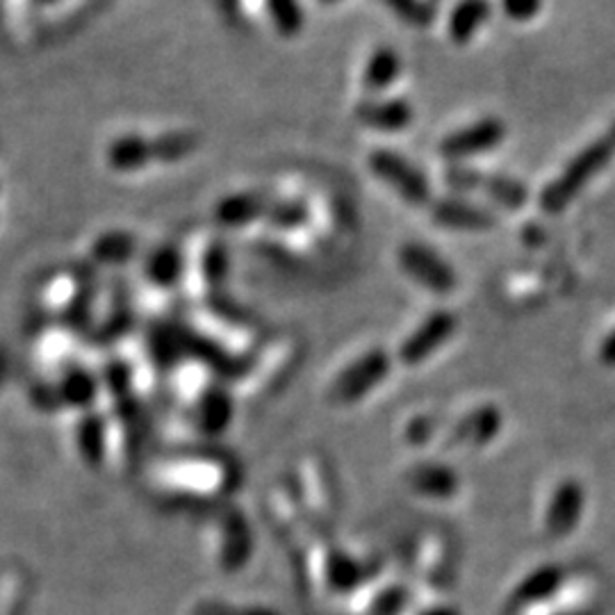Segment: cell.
I'll list each match as a JSON object with an SVG mask.
<instances>
[{
    "label": "cell",
    "instance_id": "9c48e42d",
    "mask_svg": "<svg viewBox=\"0 0 615 615\" xmlns=\"http://www.w3.org/2000/svg\"><path fill=\"white\" fill-rule=\"evenodd\" d=\"M292 360H294L292 346H281V350H276V354H272L267 360H260L256 365V369L249 371L247 377L239 381V388H237L239 397L260 399V397L272 394L287 377Z\"/></svg>",
    "mask_w": 615,
    "mask_h": 615
},
{
    "label": "cell",
    "instance_id": "d6986e66",
    "mask_svg": "<svg viewBox=\"0 0 615 615\" xmlns=\"http://www.w3.org/2000/svg\"><path fill=\"white\" fill-rule=\"evenodd\" d=\"M199 146L197 135L187 130L180 132H165L157 140L151 142L153 149V159H159V163H178V159L190 157Z\"/></svg>",
    "mask_w": 615,
    "mask_h": 615
},
{
    "label": "cell",
    "instance_id": "277c9868",
    "mask_svg": "<svg viewBox=\"0 0 615 615\" xmlns=\"http://www.w3.org/2000/svg\"><path fill=\"white\" fill-rule=\"evenodd\" d=\"M506 138V126L495 119H478L440 142V155L447 159H468L497 149Z\"/></svg>",
    "mask_w": 615,
    "mask_h": 615
},
{
    "label": "cell",
    "instance_id": "603a6c76",
    "mask_svg": "<svg viewBox=\"0 0 615 615\" xmlns=\"http://www.w3.org/2000/svg\"><path fill=\"white\" fill-rule=\"evenodd\" d=\"M306 217H308V210L301 201H272L270 210H267V215H264L267 222L281 230L301 226L306 222Z\"/></svg>",
    "mask_w": 615,
    "mask_h": 615
},
{
    "label": "cell",
    "instance_id": "3957f363",
    "mask_svg": "<svg viewBox=\"0 0 615 615\" xmlns=\"http://www.w3.org/2000/svg\"><path fill=\"white\" fill-rule=\"evenodd\" d=\"M369 169L371 174L381 178L386 185L404 199L406 203L419 208L426 205L431 199V187L426 176L411 165L404 155H399L390 149H377L369 155Z\"/></svg>",
    "mask_w": 615,
    "mask_h": 615
},
{
    "label": "cell",
    "instance_id": "7c38bea8",
    "mask_svg": "<svg viewBox=\"0 0 615 615\" xmlns=\"http://www.w3.org/2000/svg\"><path fill=\"white\" fill-rule=\"evenodd\" d=\"M272 199L264 192H237L222 199L215 208V220L226 228H243L262 220L270 210Z\"/></svg>",
    "mask_w": 615,
    "mask_h": 615
},
{
    "label": "cell",
    "instance_id": "30bf717a",
    "mask_svg": "<svg viewBox=\"0 0 615 615\" xmlns=\"http://www.w3.org/2000/svg\"><path fill=\"white\" fill-rule=\"evenodd\" d=\"M457 329V317L451 312L438 310L404 342L401 346V358L406 363H419L426 356H431L438 346Z\"/></svg>",
    "mask_w": 615,
    "mask_h": 615
},
{
    "label": "cell",
    "instance_id": "e0dca14e",
    "mask_svg": "<svg viewBox=\"0 0 615 615\" xmlns=\"http://www.w3.org/2000/svg\"><path fill=\"white\" fill-rule=\"evenodd\" d=\"M146 274L149 281L157 287H172L174 283H178L182 274L180 251L172 245L155 249L146 262Z\"/></svg>",
    "mask_w": 615,
    "mask_h": 615
},
{
    "label": "cell",
    "instance_id": "44dd1931",
    "mask_svg": "<svg viewBox=\"0 0 615 615\" xmlns=\"http://www.w3.org/2000/svg\"><path fill=\"white\" fill-rule=\"evenodd\" d=\"M132 251H135V237L121 230L100 235L92 249L98 262H126L132 256Z\"/></svg>",
    "mask_w": 615,
    "mask_h": 615
},
{
    "label": "cell",
    "instance_id": "8fae6325",
    "mask_svg": "<svg viewBox=\"0 0 615 615\" xmlns=\"http://www.w3.org/2000/svg\"><path fill=\"white\" fill-rule=\"evenodd\" d=\"M356 119L374 130L399 132L413 123V108L404 98L365 100L356 108Z\"/></svg>",
    "mask_w": 615,
    "mask_h": 615
},
{
    "label": "cell",
    "instance_id": "5b68a950",
    "mask_svg": "<svg viewBox=\"0 0 615 615\" xmlns=\"http://www.w3.org/2000/svg\"><path fill=\"white\" fill-rule=\"evenodd\" d=\"M399 262L404 267V272L426 289L442 294L457 287V274L442 260V256L429 247L417 243L404 245L399 251Z\"/></svg>",
    "mask_w": 615,
    "mask_h": 615
},
{
    "label": "cell",
    "instance_id": "4316f807",
    "mask_svg": "<svg viewBox=\"0 0 615 615\" xmlns=\"http://www.w3.org/2000/svg\"><path fill=\"white\" fill-rule=\"evenodd\" d=\"M581 501V493H577L575 488H566L564 493L558 495V499H556V504H554V508H552V527L554 529H568L570 527V522H568V506H572V504H579Z\"/></svg>",
    "mask_w": 615,
    "mask_h": 615
},
{
    "label": "cell",
    "instance_id": "484cf974",
    "mask_svg": "<svg viewBox=\"0 0 615 615\" xmlns=\"http://www.w3.org/2000/svg\"><path fill=\"white\" fill-rule=\"evenodd\" d=\"M543 10V0H501V12L513 21H529Z\"/></svg>",
    "mask_w": 615,
    "mask_h": 615
},
{
    "label": "cell",
    "instance_id": "9a60e30c",
    "mask_svg": "<svg viewBox=\"0 0 615 615\" xmlns=\"http://www.w3.org/2000/svg\"><path fill=\"white\" fill-rule=\"evenodd\" d=\"M478 192H484L495 205L504 210H520L529 201V187L527 182L513 178V176H501V174H490L481 178Z\"/></svg>",
    "mask_w": 615,
    "mask_h": 615
},
{
    "label": "cell",
    "instance_id": "d4e9b609",
    "mask_svg": "<svg viewBox=\"0 0 615 615\" xmlns=\"http://www.w3.org/2000/svg\"><path fill=\"white\" fill-rule=\"evenodd\" d=\"M481 178H484V174L476 172V169H470V167H449L445 172V180L453 187V190H459V192H478V185H481Z\"/></svg>",
    "mask_w": 615,
    "mask_h": 615
},
{
    "label": "cell",
    "instance_id": "4fadbf2b",
    "mask_svg": "<svg viewBox=\"0 0 615 615\" xmlns=\"http://www.w3.org/2000/svg\"><path fill=\"white\" fill-rule=\"evenodd\" d=\"M490 0H459L449 14V37L457 44H468L490 19Z\"/></svg>",
    "mask_w": 615,
    "mask_h": 615
},
{
    "label": "cell",
    "instance_id": "6da1fadb",
    "mask_svg": "<svg viewBox=\"0 0 615 615\" xmlns=\"http://www.w3.org/2000/svg\"><path fill=\"white\" fill-rule=\"evenodd\" d=\"M615 157V123L606 130V135L581 149L564 169L558 178H554L541 194V208L547 215H560L591 182L598 174H602L611 159Z\"/></svg>",
    "mask_w": 615,
    "mask_h": 615
},
{
    "label": "cell",
    "instance_id": "52a82bcc",
    "mask_svg": "<svg viewBox=\"0 0 615 615\" xmlns=\"http://www.w3.org/2000/svg\"><path fill=\"white\" fill-rule=\"evenodd\" d=\"M388 371V356L381 350H374L363 358L354 360L333 383V397L340 401H354L363 397L374 383H379Z\"/></svg>",
    "mask_w": 615,
    "mask_h": 615
},
{
    "label": "cell",
    "instance_id": "83f0119b",
    "mask_svg": "<svg viewBox=\"0 0 615 615\" xmlns=\"http://www.w3.org/2000/svg\"><path fill=\"white\" fill-rule=\"evenodd\" d=\"M602 356L606 363H615V331L606 338V342L602 346Z\"/></svg>",
    "mask_w": 615,
    "mask_h": 615
},
{
    "label": "cell",
    "instance_id": "8992f818",
    "mask_svg": "<svg viewBox=\"0 0 615 615\" xmlns=\"http://www.w3.org/2000/svg\"><path fill=\"white\" fill-rule=\"evenodd\" d=\"M431 217L438 226L447 230H461V233H481L495 228L497 220L488 208H481L465 199L447 197L434 203Z\"/></svg>",
    "mask_w": 615,
    "mask_h": 615
},
{
    "label": "cell",
    "instance_id": "5bb4252c",
    "mask_svg": "<svg viewBox=\"0 0 615 615\" xmlns=\"http://www.w3.org/2000/svg\"><path fill=\"white\" fill-rule=\"evenodd\" d=\"M151 159H153L151 140H144L140 135H121L108 149L110 167L121 174L140 172L151 163Z\"/></svg>",
    "mask_w": 615,
    "mask_h": 615
},
{
    "label": "cell",
    "instance_id": "ac0fdd59",
    "mask_svg": "<svg viewBox=\"0 0 615 615\" xmlns=\"http://www.w3.org/2000/svg\"><path fill=\"white\" fill-rule=\"evenodd\" d=\"M235 516L237 513H233V518H226L222 522L224 539L217 545V549H220V564L222 566H237L239 560L247 556V549H249L247 527H245L243 518H235Z\"/></svg>",
    "mask_w": 615,
    "mask_h": 615
},
{
    "label": "cell",
    "instance_id": "7402d4cb",
    "mask_svg": "<svg viewBox=\"0 0 615 615\" xmlns=\"http://www.w3.org/2000/svg\"><path fill=\"white\" fill-rule=\"evenodd\" d=\"M383 3L411 28H426L436 19V8L429 0H383Z\"/></svg>",
    "mask_w": 615,
    "mask_h": 615
},
{
    "label": "cell",
    "instance_id": "ffe728a7",
    "mask_svg": "<svg viewBox=\"0 0 615 615\" xmlns=\"http://www.w3.org/2000/svg\"><path fill=\"white\" fill-rule=\"evenodd\" d=\"M267 14L283 37H294L304 31V10L299 0H267Z\"/></svg>",
    "mask_w": 615,
    "mask_h": 615
},
{
    "label": "cell",
    "instance_id": "cb8c5ba5",
    "mask_svg": "<svg viewBox=\"0 0 615 615\" xmlns=\"http://www.w3.org/2000/svg\"><path fill=\"white\" fill-rule=\"evenodd\" d=\"M228 272V256L222 245H212L203 258V276L208 285H220Z\"/></svg>",
    "mask_w": 615,
    "mask_h": 615
},
{
    "label": "cell",
    "instance_id": "f1b7e54d",
    "mask_svg": "<svg viewBox=\"0 0 615 615\" xmlns=\"http://www.w3.org/2000/svg\"><path fill=\"white\" fill-rule=\"evenodd\" d=\"M322 3H338V0H322Z\"/></svg>",
    "mask_w": 615,
    "mask_h": 615
},
{
    "label": "cell",
    "instance_id": "ba28073f",
    "mask_svg": "<svg viewBox=\"0 0 615 615\" xmlns=\"http://www.w3.org/2000/svg\"><path fill=\"white\" fill-rule=\"evenodd\" d=\"M299 484H301V499L306 504V513L319 524H324L333 518V493L327 476V468L319 459H304L299 465Z\"/></svg>",
    "mask_w": 615,
    "mask_h": 615
},
{
    "label": "cell",
    "instance_id": "7a4b0ae2",
    "mask_svg": "<svg viewBox=\"0 0 615 615\" xmlns=\"http://www.w3.org/2000/svg\"><path fill=\"white\" fill-rule=\"evenodd\" d=\"M155 484L165 486L172 493L190 495H222L230 488V468L215 463V459H185L182 463H169L163 470L157 468Z\"/></svg>",
    "mask_w": 615,
    "mask_h": 615
},
{
    "label": "cell",
    "instance_id": "2e32d148",
    "mask_svg": "<svg viewBox=\"0 0 615 615\" xmlns=\"http://www.w3.org/2000/svg\"><path fill=\"white\" fill-rule=\"evenodd\" d=\"M401 73V58L399 52L390 46H381L369 56L365 71H363V85L367 92H383L388 90Z\"/></svg>",
    "mask_w": 615,
    "mask_h": 615
}]
</instances>
